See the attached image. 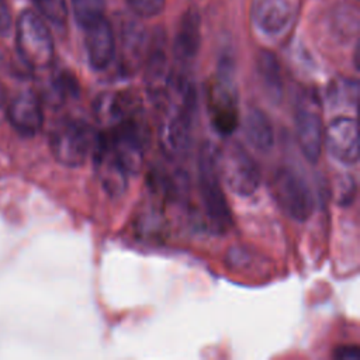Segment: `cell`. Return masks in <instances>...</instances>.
<instances>
[{"label": "cell", "instance_id": "1", "mask_svg": "<svg viewBox=\"0 0 360 360\" xmlns=\"http://www.w3.org/2000/svg\"><path fill=\"white\" fill-rule=\"evenodd\" d=\"M160 103H166V112L159 128L163 152L172 159H183L191 146L193 117L195 111V90L183 75L172 72L170 84Z\"/></svg>", "mask_w": 360, "mask_h": 360}, {"label": "cell", "instance_id": "2", "mask_svg": "<svg viewBox=\"0 0 360 360\" xmlns=\"http://www.w3.org/2000/svg\"><path fill=\"white\" fill-rule=\"evenodd\" d=\"M97 134L80 118L65 117L49 131V149L55 160L66 167L82 166L93 152Z\"/></svg>", "mask_w": 360, "mask_h": 360}, {"label": "cell", "instance_id": "3", "mask_svg": "<svg viewBox=\"0 0 360 360\" xmlns=\"http://www.w3.org/2000/svg\"><path fill=\"white\" fill-rule=\"evenodd\" d=\"M217 173L228 188L240 195H252L260 186V169L248 150L235 141L222 143L214 149Z\"/></svg>", "mask_w": 360, "mask_h": 360}, {"label": "cell", "instance_id": "4", "mask_svg": "<svg viewBox=\"0 0 360 360\" xmlns=\"http://www.w3.org/2000/svg\"><path fill=\"white\" fill-rule=\"evenodd\" d=\"M233 77V62L224 56L207 94L211 124L224 136L231 135L238 127V90Z\"/></svg>", "mask_w": 360, "mask_h": 360}, {"label": "cell", "instance_id": "5", "mask_svg": "<svg viewBox=\"0 0 360 360\" xmlns=\"http://www.w3.org/2000/svg\"><path fill=\"white\" fill-rule=\"evenodd\" d=\"M15 48L31 69H46L53 62L55 46L44 18L31 10L22 11L15 22Z\"/></svg>", "mask_w": 360, "mask_h": 360}, {"label": "cell", "instance_id": "6", "mask_svg": "<svg viewBox=\"0 0 360 360\" xmlns=\"http://www.w3.org/2000/svg\"><path fill=\"white\" fill-rule=\"evenodd\" d=\"M198 179L202 204L210 225L215 232L224 233L232 226V215L222 191L221 179L217 173L214 148L210 143L204 145L200 152Z\"/></svg>", "mask_w": 360, "mask_h": 360}, {"label": "cell", "instance_id": "7", "mask_svg": "<svg viewBox=\"0 0 360 360\" xmlns=\"http://www.w3.org/2000/svg\"><path fill=\"white\" fill-rule=\"evenodd\" d=\"M271 194L285 215L304 222L314 211V197L305 180L294 170L281 167L271 180Z\"/></svg>", "mask_w": 360, "mask_h": 360}, {"label": "cell", "instance_id": "8", "mask_svg": "<svg viewBox=\"0 0 360 360\" xmlns=\"http://www.w3.org/2000/svg\"><path fill=\"white\" fill-rule=\"evenodd\" d=\"M298 8L300 0H253L250 17L262 34L278 37L291 28Z\"/></svg>", "mask_w": 360, "mask_h": 360}, {"label": "cell", "instance_id": "9", "mask_svg": "<svg viewBox=\"0 0 360 360\" xmlns=\"http://www.w3.org/2000/svg\"><path fill=\"white\" fill-rule=\"evenodd\" d=\"M323 146L338 162L354 165L359 160L357 121L347 115L333 118L323 128Z\"/></svg>", "mask_w": 360, "mask_h": 360}, {"label": "cell", "instance_id": "10", "mask_svg": "<svg viewBox=\"0 0 360 360\" xmlns=\"http://www.w3.org/2000/svg\"><path fill=\"white\" fill-rule=\"evenodd\" d=\"M91 156L96 173L104 191L111 198L121 197L127 191L129 173L127 172L121 160L115 156V153L104 142L101 134H97Z\"/></svg>", "mask_w": 360, "mask_h": 360}, {"label": "cell", "instance_id": "11", "mask_svg": "<svg viewBox=\"0 0 360 360\" xmlns=\"http://www.w3.org/2000/svg\"><path fill=\"white\" fill-rule=\"evenodd\" d=\"M6 115L11 127L22 136H35L44 125L42 101L34 90L17 93L7 103Z\"/></svg>", "mask_w": 360, "mask_h": 360}, {"label": "cell", "instance_id": "12", "mask_svg": "<svg viewBox=\"0 0 360 360\" xmlns=\"http://www.w3.org/2000/svg\"><path fill=\"white\" fill-rule=\"evenodd\" d=\"M145 86L148 94L155 101H162L167 93L172 70L169 68L166 41L162 32H156L148 45L145 58Z\"/></svg>", "mask_w": 360, "mask_h": 360}, {"label": "cell", "instance_id": "13", "mask_svg": "<svg viewBox=\"0 0 360 360\" xmlns=\"http://www.w3.org/2000/svg\"><path fill=\"white\" fill-rule=\"evenodd\" d=\"M295 136L304 158L318 162L323 146V125L315 104L300 103L295 110Z\"/></svg>", "mask_w": 360, "mask_h": 360}, {"label": "cell", "instance_id": "14", "mask_svg": "<svg viewBox=\"0 0 360 360\" xmlns=\"http://www.w3.org/2000/svg\"><path fill=\"white\" fill-rule=\"evenodd\" d=\"M142 114L141 98L131 91H105L94 101V115L105 128Z\"/></svg>", "mask_w": 360, "mask_h": 360}, {"label": "cell", "instance_id": "15", "mask_svg": "<svg viewBox=\"0 0 360 360\" xmlns=\"http://www.w3.org/2000/svg\"><path fill=\"white\" fill-rule=\"evenodd\" d=\"M84 46L90 66L94 70L107 69L115 55V38L111 24L104 17L84 28Z\"/></svg>", "mask_w": 360, "mask_h": 360}, {"label": "cell", "instance_id": "16", "mask_svg": "<svg viewBox=\"0 0 360 360\" xmlns=\"http://www.w3.org/2000/svg\"><path fill=\"white\" fill-rule=\"evenodd\" d=\"M201 46V17L195 7H188L179 22L173 42L176 60L180 63L191 62Z\"/></svg>", "mask_w": 360, "mask_h": 360}, {"label": "cell", "instance_id": "17", "mask_svg": "<svg viewBox=\"0 0 360 360\" xmlns=\"http://www.w3.org/2000/svg\"><path fill=\"white\" fill-rule=\"evenodd\" d=\"M148 38L143 25L138 21H127L121 31V70L132 75L145 62Z\"/></svg>", "mask_w": 360, "mask_h": 360}, {"label": "cell", "instance_id": "18", "mask_svg": "<svg viewBox=\"0 0 360 360\" xmlns=\"http://www.w3.org/2000/svg\"><path fill=\"white\" fill-rule=\"evenodd\" d=\"M243 131L248 142L253 149L267 153L274 143L273 125L260 108H250L245 117Z\"/></svg>", "mask_w": 360, "mask_h": 360}, {"label": "cell", "instance_id": "19", "mask_svg": "<svg viewBox=\"0 0 360 360\" xmlns=\"http://www.w3.org/2000/svg\"><path fill=\"white\" fill-rule=\"evenodd\" d=\"M256 68L267 97L273 103H280L283 98L284 86L277 56L267 49H262L256 58Z\"/></svg>", "mask_w": 360, "mask_h": 360}, {"label": "cell", "instance_id": "20", "mask_svg": "<svg viewBox=\"0 0 360 360\" xmlns=\"http://www.w3.org/2000/svg\"><path fill=\"white\" fill-rule=\"evenodd\" d=\"M49 89H51V94L48 96V100L55 105L62 104L69 96L79 94V83L76 77L68 70L58 72L52 77Z\"/></svg>", "mask_w": 360, "mask_h": 360}, {"label": "cell", "instance_id": "21", "mask_svg": "<svg viewBox=\"0 0 360 360\" xmlns=\"http://www.w3.org/2000/svg\"><path fill=\"white\" fill-rule=\"evenodd\" d=\"M39 15L53 27L63 30L68 24L69 8L66 0H31Z\"/></svg>", "mask_w": 360, "mask_h": 360}, {"label": "cell", "instance_id": "22", "mask_svg": "<svg viewBox=\"0 0 360 360\" xmlns=\"http://www.w3.org/2000/svg\"><path fill=\"white\" fill-rule=\"evenodd\" d=\"M104 8L105 0H72L73 15L83 28L104 17Z\"/></svg>", "mask_w": 360, "mask_h": 360}, {"label": "cell", "instance_id": "23", "mask_svg": "<svg viewBox=\"0 0 360 360\" xmlns=\"http://www.w3.org/2000/svg\"><path fill=\"white\" fill-rule=\"evenodd\" d=\"M163 228V218L156 210H146L139 215L136 229L146 238H158Z\"/></svg>", "mask_w": 360, "mask_h": 360}, {"label": "cell", "instance_id": "24", "mask_svg": "<svg viewBox=\"0 0 360 360\" xmlns=\"http://www.w3.org/2000/svg\"><path fill=\"white\" fill-rule=\"evenodd\" d=\"M357 14L356 11L343 7V8H336V13L333 15V28L338 34L342 35H352L356 34L357 31Z\"/></svg>", "mask_w": 360, "mask_h": 360}, {"label": "cell", "instance_id": "25", "mask_svg": "<svg viewBox=\"0 0 360 360\" xmlns=\"http://www.w3.org/2000/svg\"><path fill=\"white\" fill-rule=\"evenodd\" d=\"M166 0H127L129 10L141 18H152L162 13Z\"/></svg>", "mask_w": 360, "mask_h": 360}, {"label": "cell", "instance_id": "26", "mask_svg": "<svg viewBox=\"0 0 360 360\" xmlns=\"http://www.w3.org/2000/svg\"><path fill=\"white\" fill-rule=\"evenodd\" d=\"M336 204L339 205H350L356 195V183L352 176H343L338 180L335 188Z\"/></svg>", "mask_w": 360, "mask_h": 360}, {"label": "cell", "instance_id": "27", "mask_svg": "<svg viewBox=\"0 0 360 360\" xmlns=\"http://www.w3.org/2000/svg\"><path fill=\"white\" fill-rule=\"evenodd\" d=\"M13 27L11 10L6 0H0V37H7Z\"/></svg>", "mask_w": 360, "mask_h": 360}, {"label": "cell", "instance_id": "28", "mask_svg": "<svg viewBox=\"0 0 360 360\" xmlns=\"http://www.w3.org/2000/svg\"><path fill=\"white\" fill-rule=\"evenodd\" d=\"M333 357L336 360H360V349L356 345L338 346L333 350Z\"/></svg>", "mask_w": 360, "mask_h": 360}, {"label": "cell", "instance_id": "29", "mask_svg": "<svg viewBox=\"0 0 360 360\" xmlns=\"http://www.w3.org/2000/svg\"><path fill=\"white\" fill-rule=\"evenodd\" d=\"M6 103V90L3 87V84L0 83V105H3Z\"/></svg>", "mask_w": 360, "mask_h": 360}, {"label": "cell", "instance_id": "30", "mask_svg": "<svg viewBox=\"0 0 360 360\" xmlns=\"http://www.w3.org/2000/svg\"><path fill=\"white\" fill-rule=\"evenodd\" d=\"M3 62H4V55H3V52H1V49H0V66L3 65Z\"/></svg>", "mask_w": 360, "mask_h": 360}]
</instances>
